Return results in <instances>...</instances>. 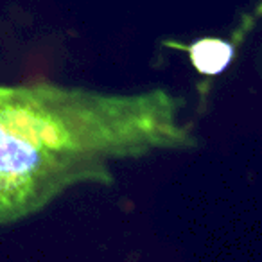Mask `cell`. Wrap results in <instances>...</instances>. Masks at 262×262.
<instances>
[{
	"instance_id": "cell-1",
	"label": "cell",
	"mask_w": 262,
	"mask_h": 262,
	"mask_svg": "<svg viewBox=\"0 0 262 262\" xmlns=\"http://www.w3.org/2000/svg\"><path fill=\"white\" fill-rule=\"evenodd\" d=\"M183 106L164 88L0 84V226L38 214L74 185H112L115 160L194 149Z\"/></svg>"
},
{
	"instance_id": "cell-2",
	"label": "cell",
	"mask_w": 262,
	"mask_h": 262,
	"mask_svg": "<svg viewBox=\"0 0 262 262\" xmlns=\"http://www.w3.org/2000/svg\"><path fill=\"white\" fill-rule=\"evenodd\" d=\"M192 67L203 76H219L232 63L235 47L221 38H200L187 47Z\"/></svg>"
}]
</instances>
